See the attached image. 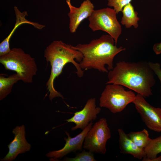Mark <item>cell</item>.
<instances>
[{
	"instance_id": "obj_1",
	"label": "cell",
	"mask_w": 161,
	"mask_h": 161,
	"mask_svg": "<svg viewBox=\"0 0 161 161\" xmlns=\"http://www.w3.org/2000/svg\"><path fill=\"white\" fill-rule=\"evenodd\" d=\"M153 71L148 62L120 61L108 73L106 84L120 85L144 97L152 95L151 88L155 83Z\"/></svg>"
},
{
	"instance_id": "obj_2",
	"label": "cell",
	"mask_w": 161,
	"mask_h": 161,
	"mask_svg": "<svg viewBox=\"0 0 161 161\" xmlns=\"http://www.w3.org/2000/svg\"><path fill=\"white\" fill-rule=\"evenodd\" d=\"M74 49L83 55L79 64L84 70L93 69L103 72H108L113 68L115 56L125 48L116 46L114 39L109 35H103L88 44H78Z\"/></svg>"
},
{
	"instance_id": "obj_3",
	"label": "cell",
	"mask_w": 161,
	"mask_h": 161,
	"mask_svg": "<svg viewBox=\"0 0 161 161\" xmlns=\"http://www.w3.org/2000/svg\"><path fill=\"white\" fill-rule=\"evenodd\" d=\"M44 57L47 61L50 63L51 66L50 75L46 84L49 93V99L51 101L56 97L64 99L63 95L55 88V79L61 74L64 67L68 63H72L75 67L77 70L75 72L78 77H83L84 70L81 69L79 63L76 62H80L81 61L83 54L70 44L61 40L55 41L44 50Z\"/></svg>"
},
{
	"instance_id": "obj_4",
	"label": "cell",
	"mask_w": 161,
	"mask_h": 161,
	"mask_svg": "<svg viewBox=\"0 0 161 161\" xmlns=\"http://www.w3.org/2000/svg\"><path fill=\"white\" fill-rule=\"evenodd\" d=\"M0 62L6 69L16 72L25 83H32L38 70L35 59L20 48L14 47L0 56Z\"/></svg>"
},
{
	"instance_id": "obj_5",
	"label": "cell",
	"mask_w": 161,
	"mask_h": 161,
	"mask_svg": "<svg viewBox=\"0 0 161 161\" xmlns=\"http://www.w3.org/2000/svg\"><path fill=\"white\" fill-rule=\"evenodd\" d=\"M136 97L133 92L126 90L122 85L107 84L100 98L99 105L116 113L121 112L128 104L133 103Z\"/></svg>"
},
{
	"instance_id": "obj_6",
	"label": "cell",
	"mask_w": 161,
	"mask_h": 161,
	"mask_svg": "<svg viewBox=\"0 0 161 161\" xmlns=\"http://www.w3.org/2000/svg\"><path fill=\"white\" fill-rule=\"evenodd\" d=\"M114 9L108 7L94 10L88 18L89 27L93 31L100 30L107 33L115 44L122 32L121 26Z\"/></svg>"
},
{
	"instance_id": "obj_7",
	"label": "cell",
	"mask_w": 161,
	"mask_h": 161,
	"mask_svg": "<svg viewBox=\"0 0 161 161\" xmlns=\"http://www.w3.org/2000/svg\"><path fill=\"white\" fill-rule=\"evenodd\" d=\"M111 137L106 119L101 118L94 124L86 134L83 148L92 153L105 154L106 143Z\"/></svg>"
},
{
	"instance_id": "obj_8",
	"label": "cell",
	"mask_w": 161,
	"mask_h": 161,
	"mask_svg": "<svg viewBox=\"0 0 161 161\" xmlns=\"http://www.w3.org/2000/svg\"><path fill=\"white\" fill-rule=\"evenodd\" d=\"M133 103L147 127L154 131L161 132V108L152 106L139 94Z\"/></svg>"
},
{
	"instance_id": "obj_9",
	"label": "cell",
	"mask_w": 161,
	"mask_h": 161,
	"mask_svg": "<svg viewBox=\"0 0 161 161\" xmlns=\"http://www.w3.org/2000/svg\"><path fill=\"white\" fill-rule=\"evenodd\" d=\"M93 124L92 121L90 122L81 133L73 137H72L67 132L65 131L67 138H64L66 143L64 147L60 150L49 152L46 154V157L50 158V160H56L71 152L81 151L83 148L85 137Z\"/></svg>"
},
{
	"instance_id": "obj_10",
	"label": "cell",
	"mask_w": 161,
	"mask_h": 161,
	"mask_svg": "<svg viewBox=\"0 0 161 161\" xmlns=\"http://www.w3.org/2000/svg\"><path fill=\"white\" fill-rule=\"evenodd\" d=\"M100 111L101 108L96 106L95 98H91L87 101L81 110L75 112L72 117L65 120L75 124V126L71 128L72 130L78 129L83 130L90 122L96 120Z\"/></svg>"
},
{
	"instance_id": "obj_11",
	"label": "cell",
	"mask_w": 161,
	"mask_h": 161,
	"mask_svg": "<svg viewBox=\"0 0 161 161\" xmlns=\"http://www.w3.org/2000/svg\"><path fill=\"white\" fill-rule=\"evenodd\" d=\"M14 135L13 140L7 145L9 151L5 157L0 159L1 161H12L19 154L30 151L31 145L27 140L25 126L24 125L17 126L12 130Z\"/></svg>"
},
{
	"instance_id": "obj_12",
	"label": "cell",
	"mask_w": 161,
	"mask_h": 161,
	"mask_svg": "<svg viewBox=\"0 0 161 161\" xmlns=\"http://www.w3.org/2000/svg\"><path fill=\"white\" fill-rule=\"evenodd\" d=\"M70 9L68 13L69 19V29L70 32L74 33L81 23L90 16L94 10L93 4L89 0H85L78 7L72 6L71 2H66Z\"/></svg>"
},
{
	"instance_id": "obj_13",
	"label": "cell",
	"mask_w": 161,
	"mask_h": 161,
	"mask_svg": "<svg viewBox=\"0 0 161 161\" xmlns=\"http://www.w3.org/2000/svg\"><path fill=\"white\" fill-rule=\"evenodd\" d=\"M14 10L16 18V22L12 31L8 36L0 44V56L3 55L10 52V41L15 30L20 25L23 24H27L32 25L35 28L41 30L45 27L44 25L38 23L29 21L26 19V17L28 16L27 11L21 12L16 6L14 7Z\"/></svg>"
},
{
	"instance_id": "obj_14",
	"label": "cell",
	"mask_w": 161,
	"mask_h": 161,
	"mask_svg": "<svg viewBox=\"0 0 161 161\" xmlns=\"http://www.w3.org/2000/svg\"><path fill=\"white\" fill-rule=\"evenodd\" d=\"M118 132L119 135V147L121 153L130 154L134 157L140 160L145 157L144 149L137 146L122 129H118Z\"/></svg>"
},
{
	"instance_id": "obj_15",
	"label": "cell",
	"mask_w": 161,
	"mask_h": 161,
	"mask_svg": "<svg viewBox=\"0 0 161 161\" xmlns=\"http://www.w3.org/2000/svg\"><path fill=\"white\" fill-rule=\"evenodd\" d=\"M121 12L123 14L121 23L124 25L126 28H129L133 26L135 28L138 27V21L140 20L138 16V13L134 10L131 3L125 5Z\"/></svg>"
},
{
	"instance_id": "obj_16",
	"label": "cell",
	"mask_w": 161,
	"mask_h": 161,
	"mask_svg": "<svg viewBox=\"0 0 161 161\" xmlns=\"http://www.w3.org/2000/svg\"><path fill=\"white\" fill-rule=\"evenodd\" d=\"M21 80L17 73L5 77L1 74L0 75V100L5 98L12 91L13 85L18 81Z\"/></svg>"
},
{
	"instance_id": "obj_17",
	"label": "cell",
	"mask_w": 161,
	"mask_h": 161,
	"mask_svg": "<svg viewBox=\"0 0 161 161\" xmlns=\"http://www.w3.org/2000/svg\"><path fill=\"white\" fill-rule=\"evenodd\" d=\"M146 154L142 161H151L157 157V155L161 153V136L151 139L148 145L144 149Z\"/></svg>"
},
{
	"instance_id": "obj_18",
	"label": "cell",
	"mask_w": 161,
	"mask_h": 161,
	"mask_svg": "<svg viewBox=\"0 0 161 161\" xmlns=\"http://www.w3.org/2000/svg\"><path fill=\"white\" fill-rule=\"evenodd\" d=\"M127 135L137 146L143 149L149 143L151 139L149 137L148 131L145 129L140 131H130Z\"/></svg>"
},
{
	"instance_id": "obj_19",
	"label": "cell",
	"mask_w": 161,
	"mask_h": 161,
	"mask_svg": "<svg viewBox=\"0 0 161 161\" xmlns=\"http://www.w3.org/2000/svg\"><path fill=\"white\" fill-rule=\"evenodd\" d=\"M64 161H96L95 158L93 153L89 151H86L83 150L82 152L78 153L74 157L70 158L66 157Z\"/></svg>"
},
{
	"instance_id": "obj_20",
	"label": "cell",
	"mask_w": 161,
	"mask_h": 161,
	"mask_svg": "<svg viewBox=\"0 0 161 161\" xmlns=\"http://www.w3.org/2000/svg\"><path fill=\"white\" fill-rule=\"evenodd\" d=\"M107 5L113 7L117 14L121 11L123 7L130 3L131 0H108Z\"/></svg>"
},
{
	"instance_id": "obj_21",
	"label": "cell",
	"mask_w": 161,
	"mask_h": 161,
	"mask_svg": "<svg viewBox=\"0 0 161 161\" xmlns=\"http://www.w3.org/2000/svg\"><path fill=\"white\" fill-rule=\"evenodd\" d=\"M148 64L151 69L154 72V73L157 75L159 79L160 83V92H161V68L160 64L158 63H153L149 62Z\"/></svg>"
},
{
	"instance_id": "obj_22",
	"label": "cell",
	"mask_w": 161,
	"mask_h": 161,
	"mask_svg": "<svg viewBox=\"0 0 161 161\" xmlns=\"http://www.w3.org/2000/svg\"><path fill=\"white\" fill-rule=\"evenodd\" d=\"M153 49L156 55L160 54L161 53V42L154 44Z\"/></svg>"
},
{
	"instance_id": "obj_23",
	"label": "cell",
	"mask_w": 161,
	"mask_h": 161,
	"mask_svg": "<svg viewBox=\"0 0 161 161\" xmlns=\"http://www.w3.org/2000/svg\"><path fill=\"white\" fill-rule=\"evenodd\" d=\"M151 161H161V155L153 159Z\"/></svg>"
},
{
	"instance_id": "obj_24",
	"label": "cell",
	"mask_w": 161,
	"mask_h": 161,
	"mask_svg": "<svg viewBox=\"0 0 161 161\" xmlns=\"http://www.w3.org/2000/svg\"><path fill=\"white\" fill-rule=\"evenodd\" d=\"M66 2H71L70 0H66Z\"/></svg>"
}]
</instances>
